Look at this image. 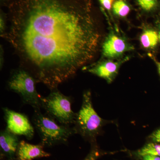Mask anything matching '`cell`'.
Here are the masks:
<instances>
[{
	"mask_svg": "<svg viewBox=\"0 0 160 160\" xmlns=\"http://www.w3.org/2000/svg\"><path fill=\"white\" fill-rule=\"evenodd\" d=\"M109 31L101 44V58L118 60L126 57L127 52L134 51V45L119 28H115L111 22Z\"/></svg>",
	"mask_w": 160,
	"mask_h": 160,
	"instance_id": "cell-6",
	"label": "cell"
},
{
	"mask_svg": "<svg viewBox=\"0 0 160 160\" xmlns=\"http://www.w3.org/2000/svg\"><path fill=\"white\" fill-rule=\"evenodd\" d=\"M42 108L46 113L61 125L74 124L76 113L71 109V99L58 89L51 90L48 96L40 97Z\"/></svg>",
	"mask_w": 160,
	"mask_h": 160,
	"instance_id": "cell-5",
	"label": "cell"
},
{
	"mask_svg": "<svg viewBox=\"0 0 160 160\" xmlns=\"http://www.w3.org/2000/svg\"><path fill=\"white\" fill-rule=\"evenodd\" d=\"M6 128L18 136H23L30 140L34 135V127L29 118L24 113L17 112L9 109L2 108Z\"/></svg>",
	"mask_w": 160,
	"mask_h": 160,
	"instance_id": "cell-8",
	"label": "cell"
},
{
	"mask_svg": "<svg viewBox=\"0 0 160 160\" xmlns=\"http://www.w3.org/2000/svg\"><path fill=\"white\" fill-rule=\"evenodd\" d=\"M142 157L143 160H160V157L152 155H146Z\"/></svg>",
	"mask_w": 160,
	"mask_h": 160,
	"instance_id": "cell-20",
	"label": "cell"
},
{
	"mask_svg": "<svg viewBox=\"0 0 160 160\" xmlns=\"http://www.w3.org/2000/svg\"><path fill=\"white\" fill-rule=\"evenodd\" d=\"M156 19L155 20V25L156 26V30L158 35L159 42L160 44V13L157 15Z\"/></svg>",
	"mask_w": 160,
	"mask_h": 160,
	"instance_id": "cell-19",
	"label": "cell"
},
{
	"mask_svg": "<svg viewBox=\"0 0 160 160\" xmlns=\"http://www.w3.org/2000/svg\"><path fill=\"white\" fill-rule=\"evenodd\" d=\"M138 14L141 17H149L160 11V0H132Z\"/></svg>",
	"mask_w": 160,
	"mask_h": 160,
	"instance_id": "cell-12",
	"label": "cell"
},
{
	"mask_svg": "<svg viewBox=\"0 0 160 160\" xmlns=\"http://www.w3.org/2000/svg\"><path fill=\"white\" fill-rule=\"evenodd\" d=\"M32 122L34 129L41 139L40 144L44 147L66 144L70 137L76 134L74 128L61 125L41 110L34 111Z\"/></svg>",
	"mask_w": 160,
	"mask_h": 160,
	"instance_id": "cell-2",
	"label": "cell"
},
{
	"mask_svg": "<svg viewBox=\"0 0 160 160\" xmlns=\"http://www.w3.org/2000/svg\"><path fill=\"white\" fill-rule=\"evenodd\" d=\"M6 39L21 68L50 90L93 60L102 32L91 0H13Z\"/></svg>",
	"mask_w": 160,
	"mask_h": 160,
	"instance_id": "cell-1",
	"label": "cell"
},
{
	"mask_svg": "<svg viewBox=\"0 0 160 160\" xmlns=\"http://www.w3.org/2000/svg\"><path fill=\"white\" fill-rule=\"evenodd\" d=\"M150 138L153 142H160V129L154 132L150 135Z\"/></svg>",
	"mask_w": 160,
	"mask_h": 160,
	"instance_id": "cell-18",
	"label": "cell"
},
{
	"mask_svg": "<svg viewBox=\"0 0 160 160\" xmlns=\"http://www.w3.org/2000/svg\"><path fill=\"white\" fill-rule=\"evenodd\" d=\"M101 155V152L97 147L94 146L84 160H97Z\"/></svg>",
	"mask_w": 160,
	"mask_h": 160,
	"instance_id": "cell-16",
	"label": "cell"
},
{
	"mask_svg": "<svg viewBox=\"0 0 160 160\" xmlns=\"http://www.w3.org/2000/svg\"><path fill=\"white\" fill-rule=\"evenodd\" d=\"M104 123V120L93 108L91 92H85L83 95L82 106L76 113L73 124L76 134L78 133L85 138L94 141L99 134Z\"/></svg>",
	"mask_w": 160,
	"mask_h": 160,
	"instance_id": "cell-3",
	"label": "cell"
},
{
	"mask_svg": "<svg viewBox=\"0 0 160 160\" xmlns=\"http://www.w3.org/2000/svg\"><path fill=\"white\" fill-rule=\"evenodd\" d=\"M44 146L41 144L33 145L22 140L20 142L16 156L19 160H32L39 158H47L51 154L44 150Z\"/></svg>",
	"mask_w": 160,
	"mask_h": 160,
	"instance_id": "cell-10",
	"label": "cell"
},
{
	"mask_svg": "<svg viewBox=\"0 0 160 160\" xmlns=\"http://www.w3.org/2000/svg\"><path fill=\"white\" fill-rule=\"evenodd\" d=\"M131 57L126 55L118 60L101 58L96 62L85 66L82 69L106 80L108 84H110L117 76L122 65L129 61Z\"/></svg>",
	"mask_w": 160,
	"mask_h": 160,
	"instance_id": "cell-7",
	"label": "cell"
},
{
	"mask_svg": "<svg viewBox=\"0 0 160 160\" xmlns=\"http://www.w3.org/2000/svg\"><path fill=\"white\" fill-rule=\"evenodd\" d=\"M20 141L18 137L7 129L0 132V148L1 155L8 160L15 158L16 156Z\"/></svg>",
	"mask_w": 160,
	"mask_h": 160,
	"instance_id": "cell-9",
	"label": "cell"
},
{
	"mask_svg": "<svg viewBox=\"0 0 160 160\" xmlns=\"http://www.w3.org/2000/svg\"><path fill=\"white\" fill-rule=\"evenodd\" d=\"M138 154L142 157L146 155L160 157V145L154 143H148L138 151Z\"/></svg>",
	"mask_w": 160,
	"mask_h": 160,
	"instance_id": "cell-14",
	"label": "cell"
},
{
	"mask_svg": "<svg viewBox=\"0 0 160 160\" xmlns=\"http://www.w3.org/2000/svg\"><path fill=\"white\" fill-rule=\"evenodd\" d=\"M101 6V10L108 15L111 22L115 27H118L112 15V7L113 0H98Z\"/></svg>",
	"mask_w": 160,
	"mask_h": 160,
	"instance_id": "cell-15",
	"label": "cell"
},
{
	"mask_svg": "<svg viewBox=\"0 0 160 160\" xmlns=\"http://www.w3.org/2000/svg\"><path fill=\"white\" fill-rule=\"evenodd\" d=\"M140 28L141 31L139 36L140 46L143 50L150 53L156 49L159 43L158 32L146 22L142 23Z\"/></svg>",
	"mask_w": 160,
	"mask_h": 160,
	"instance_id": "cell-11",
	"label": "cell"
},
{
	"mask_svg": "<svg viewBox=\"0 0 160 160\" xmlns=\"http://www.w3.org/2000/svg\"><path fill=\"white\" fill-rule=\"evenodd\" d=\"M0 24H1V35L2 37L6 36V31H7V26H6V18L3 13H1L0 18Z\"/></svg>",
	"mask_w": 160,
	"mask_h": 160,
	"instance_id": "cell-17",
	"label": "cell"
},
{
	"mask_svg": "<svg viewBox=\"0 0 160 160\" xmlns=\"http://www.w3.org/2000/svg\"><path fill=\"white\" fill-rule=\"evenodd\" d=\"M134 9L130 0H113L112 15L115 20L127 21L129 14Z\"/></svg>",
	"mask_w": 160,
	"mask_h": 160,
	"instance_id": "cell-13",
	"label": "cell"
},
{
	"mask_svg": "<svg viewBox=\"0 0 160 160\" xmlns=\"http://www.w3.org/2000/svg\"><path fill=\"white\" fill-rule=\"evenodd\" d=\"M9 1H10V0H1V3H2V4L8 3V2H9Z\"/></svg>",
	"mask_w": 160,
	"mask_h": 160,
	"instance_id": "cell-22",
	"label": "cell"
},
{
	"mask_svg": "<svg viewBox=\"0 0 160 160\" xmlns=\"http://www.w3.org/2000/svg\"><path fill=\"white\" fill-rule=\"evenodd\" d=\"M9 160H19L17 158H14L12 159H9Z\"/></svg>",
	"mask_w": 160,
	"mask_h": 160,
	"instance_id": "cell-23",
	"label": "cell"
},
{
	"mask_svg": "<svg viewBox=\"0 0 160 160\" xmlns=\"http://www.w3.org/2000/svg\"><path fill=\"white\" fill-rule=\"evenodd\" d=\"M38 82L26 69L20 68L12 72L8 82V87L11 91L21 97L23 103L29 105L34 111L42 108L40 95L36 89Z\"/></svg>",
	"mask_w": 160,
	"mask_h": 160,
	"instance_id": "cell-4",
	"label": "cell"
},
{
	"mask_svg": "<svg viewBox=\"0 0 160 160\" xmlns=\"http://www.w3.org/2000/svg\"><path fill=\"white\" fill-rule=\"evenodd\" d=\"M149 57H151V58H152L153 59V60H154L155 62H156V64H157V66L158 70L160 76V62H157L156 61L155 59L153 58V56L152 55H149Z\"/></svg>",
	"mask_w": 160,
	"mask_h": 160,
	"instance_id": "cell-21",
	"label": "cell"
}]
</instances>
